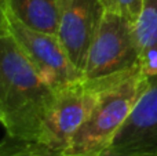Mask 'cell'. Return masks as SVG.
<instances>
[{
	"label": "cell",
	"mask_w": 157,
	"mask_h": 156,
	"mask_svg": "<svg viewBox=\"0 0 157 156\" xmlns=\"http://www.w3.org/2000/svg\"><path fill=\"white\" fill-rule=\"evenodd\" d=\"M4 15L13 37L30 60L41 79L54 91L83 77L81 72L68 57L57 35L44 33L25 25L11 13L7 4L4 6Z\"/></svg>",
	"instance_id": "obj_5"
},
{
	"label": "cell",
	"mask_w": 157,
	"mask_h": 156,
	"mask_svg": "<svg viewBox=\"0 0 157 156\" xmlns=\"http://www.w3.org/2000/svg\"><path fill=\"white\" fill-rule=\"evenodd\" d=\"M109 149L157 155V75L149 76L146 88Z\"/></svg>",
	"instance_id": "obj_7"
},
{
	"label": "cell",
	"mask_w": 157,
	"mask_h": 156,
	"mask_svg": "<svg viewBox=\"0 0 157 156\" xmlns=\"http://www.w3.org/2000/svg\"><path fill=\"white\" fill-rule=\"evenodd\" d=\"M54 99L55 91L18 46L4 15L0 21V123L6 134L0 146L35 142Z\"/></svg>",
	"instance_id": "obj_1"
},
{
	"label": "cell",
	"mask_w": 157,
	"mask_h": 156,
	"mask_svg": "<svg viewBox=\"0 0 157 156\" xmlns=\"http://www.w3.org/2000/svg\"><path fill=\"white\" fill-rule=\"evenodd\" d=\"M10 11L25 25L50 35H57L59 0H6Z\"/></svg>",
	"instance_id": "obj_9"
},
{
	"label": "cell",
	"mask_w": 157,
	"mask_h": 156,
	"mask_svg": "<svg viewBox=\"0 0 157 156\" xmlns=\"http://www.w3.org/2000/svg\"><path fill=\"white\" fill-rule=\"evenodd\" d=\"M127 72L92 80L81 77L57 90L52 108L35 142L10 148L0 146V156L65 155L73 135L91 115L102 91Z\"/></svg>",
	"instance_id": "obj_2"
},
{
	"label": "cell",
	"mask_w": 157,
	"mask_h": 156,
	"mask_svg": "<svg viewBox=\"0 0 157 156\" xmlns=\"http://www.w3.org/2000/svg\"><path fill=\"white\" fill-rule=\"evenodd\" d=\"M156 156H157V155H156Z\"/></svg>",
	"instance_id": "obj_13"
},
{
	"label": "cell",
	"mask_w": 157,
	"mask_h": 156,
	"mask_svg": "<svg viewBox=\"0 0 157 156\" xmlns=\"http://www.w3.org/2000/svg\"><path fill=\"white\" fill-rule=\"evenodd\" d=\"M102 14L101 0H59L57 37L81 75Z\"/></svg>",
	"instance_id": "obj_6"
},
{
	"label": "cell",
	"mask_w": 157,
	"mask_h": 156,
	"mask_svg": "<svg viewBox=\"0 0 157 156\" xmlns=\"http://www.w3.org/2000/svg\"><path fill=\"white\" fill-rule=\"evenodd\" d=\"M57 156H68V155H57ZM101 156H156L152 154H125V152H116L108 149L106 152H103Z\"/></svg>",
	"instance_id": "obj_11"
},
{
	"label": "cell",
	"mask_w": 157,
	"mask_h": 156,
	"mask_svg": "<svg viewBox=\"0 0 157 156\" xmlns=\"http://www.w3.org/2000/svg\"><path fill=\"white\" fill-rule=\"evenodd\" d=\"M103 11L124 17L134 25L141 14L144 0H101Z\"/></svg>",
	"instance_id": "obj_10"
},
{
	"label": "cell",
	"mask_w": 157,
	"mask_h": 156,
	"mask_svg": "<svg viewBox=\"0 0 157 156\" xmlns=\"http://www.w3.org/2000/svg\"><path fill=\"white\" fill-rule=\"evenodd\" d=\"M139 66L146 76L157 75V0H144L141 14L132 25Z\"/></svg>",
	"instance_id": "obj_8"
},
{
	"label": "cell",
	"mask_w": 157,
	"mask_h": 156,
	"mask_svg": "<svg viewBox=\"0 0 157 156\" xmlns=\"http://www.w3.org/2000/svg\"><path fill=\"white\" fill-rule=\"evenodd\" d=\"M149 76L135 66L102 91L95 108L73 135L65 155L101 156L131 115L147 86Z\"/></svg>",
	"instance_id": "obj_3"
},
{
	"label": "cell",
	"mask_w": 157,
	"mask_h": 156,
	"mask_svg": "<svg viewBox=\"0 0 157 156\" xmlns=\"http://www.w3.org/2000/svg\"><path fill=\"white\" fill-rule=\"evenodd\" d=\"M4 4H6V0H0V21L4 17Z\"/></svg>",
	"instance_id": "obj_12"
},
{
	"label": "cell",
	"mask_w": 157,
	"mask_h": 156,
	"mask_svg": "<svg viewBox=\"0 0 157 156\" xmlns=\"http://www.w3.org/2000/svg\"><path fill=\"white\" fill-rule=\"evenodd\" d=\"M138 65L132 24L121 15L103 11L87 54L83 77L92 80L113 76Z\"/></svg>",
	"instance_id": "obj_4"
}]
</instances>
